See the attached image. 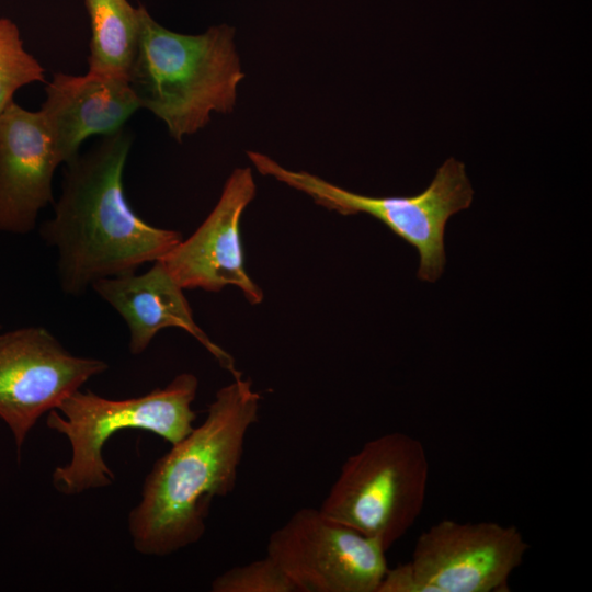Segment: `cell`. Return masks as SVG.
<instances>
[{"instance_id": "obj_1", "label": "cell", "mask_w": 592, "mask_h": 592, "mask_svg": "<svg viewBox=\"0 0 592 592\" xmlns=\"http://www.w3.org/2000/svg\"><path fill=\"white\" fill-rule=\"evenodd\" d=\"M132 143L124 127L66 163L60 197L39 234L57 251L58 282L67 295L80 296L99 280L161 260L183 239L145 221L125 197Z\"/></svg>"}, {"instance_id": "obj_2", "label": "cell", "mask_w": 592, "mask_h": 592, "mask_svg": "<svg viewBox=\"0 0 592 592\" xmlns=\"http://www.w3.org/2000/svg\"><path fill=\"white\" fill-rule=\"evenodd\" d=\"M260 401L250 379L235 377L216 392L205 420L156 460L128 515L138 553L167 556L203 537L213 500L236 488Z\"/></svg>"}, {"instance_id": "obj_3", "label": "cell", "mask_w": 592, "mask_h": 592, "mask_svg": "<svg viewBox=\"0 0 592 592\" xmlns=\"http://www.w3.org/2000/svg\"><path fill=\"white\" fill-rule=\"evenodd\" d=\"M227 24L185 35L159 24L138 5V42L128 82L140 109L160 118L177 141L204 128L213 112L229 113L243 79Z\"/></svg>"}, {"instance_id": "obj_4", "label": "cell", "mask_w": 592, "mask_h": 592, "mask_svg": "<svg viewBox=\"0 0 592 592\" xmlns=\"http://www.w3.org/2000/svg\"><path fill=\"white\" fill-rule=\"evenodd\" d=\"M198 379L191 373L177 375L166 387L147 395L113 400L80 389L47 414L46 425L70 442L71 458L53 473L55 489L73 496L110 486L113 471L103 459V447L116 432L141 430L157 434L171 445L194 428L192 409Z\"/></svg>"}, {"instance_id": "obj_5", "label": "cell", "mask_w": 592, "mask_h": 592, "mask_svg": "<svg viewBox=\"0 0 592 592\" xmlns=\"http://www.w3.org/2000/svg\"><path fill=\"white\" fill-rule=\"evenodd\" d=\"M429 475L420 440L402 432L383 434L344 460L319 509L388 550L421 514Z\"/></svg>"}, {"instance_id": "obj_6", "label": "cell", "mask_w": 592, "mask_h": 592, "mask_svg": "<svg viewBox=\"0 0 592 592\" xmlns=\"http://www.w3.org/2000/svg\"><path fill=\"white\" fill-rule=\"evenodd\" d=\"M247 153L261 174L307 194L316 204L344 216L365 213L382 221L418 250V278L425 282H435L442 275L446 224L454 214L467 209L474 196L465 166L455 158L445 160L429 186L417 195L367 196L309 172L286 169L263 153Z\"/></svg>"}, {"instance_id": "obj_7", "label": "cell", "mask_w": 592, "mask_h": 592, "mask_svg": "<svg viewBox=\"0 0 592 592\" xmlns=\"http://www.w3.org/2000/svg\"><path fill=\"white\" fill-rule=\"evenodd\" d=\"M375 539L327 516L297 510L269 537L266 555L297 592H377L388 565Z\"/></svg>"}, {"instance_id": "obj_8", "label": "cell", "mask_w": 592, "mask_h": 592, "mask_svg": "<svg viewBox=\"0 0 592 592\" xmlns=\"http://www.w3.org/2000/svg\"><path fill=\"white\" fill-rule=\"evenodd\" d=\"M107 368L102 360L71 354L44 327L0 332V419L16 449L44 413Z\"/></svg>"}, {"instance_id": "obj_9", "label": "cell", "mask_w": 592, "mask_h": 592, "mask_svg": "<svg viewBox=\"0 0 592 592\" xmlns=\"http://www.w3.org/2000/svg\"><path fill=\"white\" fill-rule=\"evenodd\" d=\"M528 549L515 525L444 519L419 535L409 562L423 592H502Z\"/></svg>"}, {"instance_id": "obj_10", "label": "cell", "mask_w": 592, "mask_h": 592, "mask_svg": "<svg viewBox=\"0 0 592 592\" xmlns=\"http://www.w3.org/2000/svg\"><path fill=\"white\" fill-rule=\"evenodd\" d=\"M255 191L251 169H235L206 219L159 260L183 289L218 292L232 285L251 305L262 303L263 291L246 271L240 239L241 216Z\"/></svg>"}, {"instance_id": "obj_11", "label": "cell", "mask_w": 592, "mask_h": 592, "mask_svg": "<svg viewBox=\"0 0 592 592\" xmlns=\"http://www.w3.org/2000/svg\"><path fill=\"white\" fill-rule=\"evenodd\" d=\"M61 163L41 110L14 101L0 114V231L25 235L53 203V177Z\"/></svg>"}, {"instance_id": "obj_12", "label": "cell", "mask_w": 592, "mask_h": 592, "mask_svg": "<svg viewBox=\"0 0 592 592\" xmlns=\"http://www.w3.org/2000/svg\"><path fill=\"white\" fill-rule=\"evenodd\" d=\"M45 94L41 112L65 164L79 155L86 139L118 132L140 109L128 79L91 71L56 72Z\"/></svg>"}, {"instance_id": "obj_13", "label": "cell", "mask_w": 592, "mask_h": 592, "mask_svg": "<svg viewBox=\"0 0 592 592\" xmlns=\"http://www.w3.org/2000/svg\"><path fill=\"white\" fill-rule=\"evenodd\" d=\"M92 288L124 319L129 330V352L143 353L166 328H181L198 341L232 377L242 376L234 357L197 326L183 288L161 261L145 273L135 272L96 281Z\"/></svg>"}, {"instance_id": "obj_14", "label": "cell", "mask_w": 592, "mask_h": 592, "mask_svg": "<svg viewBox=\"0 0 592 592\" xmlns=\"http://www.w3.org/2000/svg\"><path fill=\"white\" fill-rule=\"evenodd\" d=\"M90 20L89 71L128 79L138 42V7L127 0H82Z\"/></svg>"}, {"instance_id": "obj_15", "label": "cell", "mask_w": 592, "mask_h": 592, "mask_svg": "<svg viewBox=\"0 0 592 592\" xmlns=\"http://www.w3.org/2000/svg\"><path fill=\"white\" fill-rule=\"evenodd\" d=\"M45 81V70L23 44L18 25L0 19V114L24 86Z\"/></svg>"}, {"instance_id": "obj_16", "label": "cell", "mask_w": 592, "mask_h": 592, "mask_svg": "<svg viewBox=\"0 0 592 592\" xmlns=\"http://www.w3.org/2000/svg\"><path fill=\"white\" fill-rule=\"evenodd\" d=\"M213 592H297L281 567L267 555L232 567L210 584Z\"/></svg>"}, {"instance_id": "obj_17", "label": "cell", "mask_w": 592, "mask_h": 592, "mask_svg": "<svg viewBox=\"0 0 592 592\" xmlns=\"http://www.w3.org/2000/svg\"><path fill=\"white\" fill-rule=\"evenodd\" d=\"M377 592H423V590L408 561L392 569L388 568Z\"/></svg>"}, {"instance_id": "obj_18", "label": "cell", "mask_w": 592, "mask_h": 592, "mask_svg": "<svg viewBox=\"0 0 592 592\" xmlns=\"http://www.w3.org/2000/svg\"><path fill=\"white\" fill-rule=\"evenodd\" d=\"M2 329V325L0 323V330Z\"/></svg>"}]
</instances>
